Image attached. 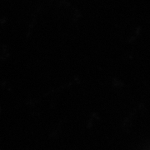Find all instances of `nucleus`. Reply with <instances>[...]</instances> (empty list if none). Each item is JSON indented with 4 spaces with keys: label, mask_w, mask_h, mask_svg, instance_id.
<instances>
[]
</instances>
